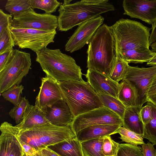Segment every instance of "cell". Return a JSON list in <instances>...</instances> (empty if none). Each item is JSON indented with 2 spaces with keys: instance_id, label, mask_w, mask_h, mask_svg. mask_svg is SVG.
I'll use <instances>...</instances> for the list:
<instances>
[{
  "instance_id": "obj_48",
  "label": "cell",
  "mask_w": 156,
  "mask_h": 156,
  "mask_svg": "<svg viewBox=\"0 0 156 156\" xmlns=\"http://www.w3.org/2000/svg\"><path fill=\"white\" fill-rule=\"evenodd\" d=\"M34 156H42L38 152H37L34 155Z\"/></svg>"
},
{
  "instance_id": "obj_35",
  "label": "cell",
  "mask_w": 156,
  "mask_h": 156,
  "mask_svg": "<svg viewBox=\"0 0 156 156\" xmlns=\"http://www.w3.org/2000/svg\"><path fill=\"white\" fill-rule=\"evenodd\" d=\"M117 156H144L142 148L128 144H119Z\"/></svg>"
},
{
  "instance_id": "obj_43",
  "label": "cell",
  "mask_w": 156,
  "mask_h": 156,
  "mask_svg": "<svg viewBox=\"0 0 156 156\" xmlns=\"http://www.w3.org/2000/svg\"><path fill=\"white\" fill-rule=\"evenodd\" d=\"M155 94H156V75L152 81L148 91V96Z\"/></svg>"
},
{
  "instance_id": "obj_49",
  "label": "cell",
  "mask_w": 156,
  "mask_h": 156,
  "mask_svg": "<svg viewBox=\"0 0 156 156\" xmlns=\"http://www.w3.org/2000/svg\"><path fill=\"white\" fill-rule=\"evenodd\" d=\"M23 156H27V154L25 152H24Z\"/></svg>"
},
{
  "instance_id": "obj_15",
  "label": "cell",
  "mask_w": 156,
  "mask_h": 156,
  "mask_svg": "<svg viewBox=\"0 0 156 156\" xmlns=\"http://www.w3.org/2000/svg\"><path fill=\"white\" fill-rule=\"evenodd\" d=\"M41 82L35 105L43 111L58 101L64 99L58 81L46 75L41 79Z\"/></svg>"
},
{
  "instance_id": "obj_24",
  "label": "cell",
  "mask_w": 156,
  "mask_h": 156,
  "mask_svg": "<svg viewBox=\"0 0 156 156\" xmlns=\"http://www.w3.org/2000/svg\"><path fill=\"white\" fill-rule=\"evenodd\" d=\"M97 94L103 106L116 113L122 119L126 108L122 103L112 96L103 93Z\"/></svg>"
},
{
  "instance_id": "obj_19",
  "label": "cell",
  "mask_w": 156,
  "mask_h": 156,
  "mask_svg": "<svg viewBox=\"0 0 156 156\" xmlns=\"http://www.w3.org/2000/svg\"><path fill=\"white\" fill-rule=\"evenodd\" d=\"M48 122L43 111L36 105H30L25 111L22 121L15 126L20 130L31 129Z\"/></svg>"
},
{
  "instance_id": "obj_7",
  "label": "cell",
  "mask_w": 156,
  "mask_h": 156,
  "mask_svg": "<svg viewBox=\"0 0 156 156\" xmlns=\"http://www.w3.org/2000/svg\"><path fill=\"white\" fill-rule=\"evenodd\" d=\"M30 53L13 49L7 62L0 71V92L2 93L15 85H19L31 69Z\"/></svg>"
},
{
  "instance_id": "obj_21",
  "label": "cell",
  "mask_w": 156,
  "mask_h": 156,
  "mask_svg": "<svg viewBox=\"0 0 156 156\" xmlns=\"http://www.w3.org/2000/svg\"><path fill=\"white\" fill-rule=\"evenodd\" d=\"M47 147L59 156H84L81 142L76 138L63 141Z\"/></svg>"
},
{
  "instance_id": "obj_34",
  "label": "cell",
  "mask_w": 156,
  "mask_h": 156,
  "mask_svg": "<svg viewBox=\"0 0 156 156\" xmlns=\"http://www.w3.org/2000/svg\"><path fill=\"white\" fill-rule=\"evenodd\" d=\"M119 144L112 139L110 136L104 137L102 147L105 156H117Z\"/></svg>"
},
{
  "instance_id": "obj_23",
  "label": "cell",
  "mask_w": 156,
  "mask_h": 156,
  "mask_svg": "<svg viewBox=\"0 0 156 156\" xmlns=\"http://www.w3.org/2000/svg\"><path fill=\"white\" fill-rule=\"evenodd\" d=\"M118 98L126 108L136 106L137 97L133 88L125 80L119 83Z\"/></svg>"
},
{
  "instance_id": "obj_40",
  "label": "cell",
  "mask_w": 156,
  "mask_h": 156,
  "mask_svg": "<svg viewBox=\"0 0 156 156\" xmlns=\"http://www.w3.org/2000/svg\"><path fill=\"white\" fill-rule=\"evenodd\" d=\"M12 51L0 54V71L5 66Z\"/></svg>"
},
{
  "instance_id": "obj_41",
  "label": "cell",
  "mask_w": 156,
  "mask_h": 156,
  "mask_svg": "<svg viewBox=\"0 0 156 156\" xmlns=\"http://www.w3.org/2000/svg\"><path fill=\"white\" fill-rule=\"evenodd\" d=\"M42 156H59L57 154L47 147L37 151Z\"/></svg>"
},
{
  "instance_id": "obj_22",
  "label": "cell",
  "mask_w": 156,
  "mask_h": 156,
  "mask_svg": "<svg viewBox=\"0 0 156 156\" xmlns=\"http://www.w3.org/2000/svg\"><path fill=\"white\" fill-rule=\"evenodd\" d=\"M118 52L122 58L128 64L147 62L152 58L154 54V52L147 48L136 49Z\"/></svg>"
},
{
  "instance_id": "obj_31",
  "label": "cell",
  "mask_w": 156,
  "mask_h": 156,
  "mask_svg": "<svg viewBox=\"0 0 156 156\" xmlns=\"http://www.w3.org/2000/svg\"><path fill=\"white\" fill-rule=\"evenodd\" d=\"M30 105L29 101L25 97H21L19 105L10 110L9 115L16 124L22 121L25 111Z\"/></svg>"
},
{
  "instance_id": "obj_44",
  "label": "cell",
  "mask_w": 156,
  "mask_h": 156,
  "mask_svg": "<svg viewBox=\"0 0 156 156\" xmlns=\"http://www.w3.org/2000/svg\"><path fill=\"white\" fill-rule=\"evenodd\" d=\"M147 65L148 66H156V52H154V54L152 58L147 62Z\"/></svg>"
},
{
  "instance_id": "obj_46",
  "label": "cell",
  "mask_w": 156,
  "mask_h": 156,
  "mask_svg": "<svg viewBox=\"0 0 156 156\" xmlns=\"http://www.w3.org/2000/svg\"><path fill=\"white\" fill-rule=\"evenodd\" d=\"M151 46L152 49L151 51L156 52V41L152 44L151 45Z\"/></svg>"
},
{
  "instance_id": "obj_28",
  "label": "cell",
  "mask_w": 156,
  "mask_h": 156,
  "mask_svg": "<svg viewBox=\"0 0 156 156\" xmlns=\"http://www.w3.org/2000/svg\"><path fill=\"white\" fill-rule=\"evenodd\" d=\"M62 3L57 0H30V8L34 10L38 9L45 13L51 14L56 12Z\"/></svg>"
},
{
  "instance_id": "obj_50",
  "label": "cell",
  "mask_w": 156,
  "mask_h": 156,
  "mask_svg": "<svg viewBox=\"0 0 156 156\" xmlns=\"http://www.w3.org/2000/svg\"><path fill=\"white\" fill-rule=\"evenodd\" d=\"M27 156H31V155H27Z\"/></svg>"
},
{
  "instance_id": "obj_38",
  "label": "cell",
  "mask_w": 156,
  "mask_h": 156,
  "mask_svg": "<svg viewBox=\"0 0 156 156\" xmlns=\"http://www.w3.org/2000/svg\"><path fill=\"white\" fill-rule=\"evenodd\" d=\"M141 146L144 156H156V149L154 148L153 144L148 142Z\"/></svg>"
},
{
  "instance_id": "obj_5",
  "label": "cell",
  "mask_w": 156,
  "mask_h": 156,
  "mask_svg": "<svg viewBox=\"0 0 156 156\" xmlns=\"http://www.w3.org/2000/svg\"><path fill=\"white\" fill-rule=\"evenodd\" d=\"M113 33L117 50L149 49L151 28L140 22L122 18L109 26Z\"/></svg>"
},
{
  "instance_id": "obj_3",
  "label": "cell",
  "mask_w": 156,
  "mask_h": 156,
  "mask_svg": "<svg viewBox=\"0 0 156 156\" xmlns=\"http://www.w3.org/2000/svg\"><path fill=\"white\" fill-rule=\"evenodd\" d=\"M35 53L36 61L46 76L58 82L84 81L81 69L74 59L60 49L46 47Z\"/></svg>"
},
{
  "instance_id": "obj_6",
  "label": "cell",
  "mask_w": 156,
  "mask_h": 156,
  "mask_svg": "<svg viewBox=\"0 0 156 156\" xmlns=\"http://www.w3.org/2000/svg\"><path fill=\"white\" fill-rule=\"evenodd\" d=\"M76 138L71 126H58L49 122L20 130L18 134L20 141L30 145L37 152L48 146Z\"/></svg>"
},
{
  "instance_id": "obj_47",
  "label": "cell",
  "mask_w": 156,
  "mask_h": 156,
  "mask_svg": "<svg viewBox=\"0 0 156 156\" xmlns=\"http://www.w3.org/2000/svg\"><path fill=\"white\" fill-rule=\"evenodd\" d=\"M72 1V0H64L63 4L64 5H68L70 4V2Z\"/></svg>"
},
{
  "instance_id": "obj_27",
  "label": "cell",
  "mask_w": 156,
  "mask_h": 156,
  "mask_svg": "<svg viewBox=\"0 0 156 156\" xmlns=\"http://www.w3.org/2000/svg\"><path fill=\"white\" fill-rule=\"evenodd\" d=\"M152 107V115L151 120L144 126L143 138L147 139L154 145H156V105L147 101Z\"/></svg>"
},
{
  "instance_id": "obj_1",
  "label": "cell",
  "mask_w": 156,
  "mask_h": 156,
  "mask_svg": "<svg viewBox=\"0 0 156 156\" xmlns=\"http://www.w3.org/2000/svg\"><path fill=\"white\" fill-rule=\"evenodd\" d=\"M87 54V68L109 76L116 56L115 43L109 26L104 24L98 28L88 44Z\"/></svg>"
},
{
  "instance_id": "obj_26",
  "label": "cell",
  "mask_w": 156,
  "mask_h": 156,
  "mask_svg": "<svg viewBox=\"0 0 156 156\" xmlns=\"http://www.w3.org/2000/svg\"><path fill=\"white\" fill-rule=\"evenodd\" d=\"M115 61L110 74V78L114 81L119 83L122 80L128 71L129 65L124 61L116 50Z\"/></svg>"
},
{
  "instance_id": "obj_25",
  "label": "cell",
  "mask_w": 156,
  "mask_h": 156,
  "mask_svg": "<svg viewBox=\"0 0 156 156\" xmlns=\"http://www.w3.org/2000/svg\"><path fill=\"white\" fill-rule=\"evenodd\" d=\"M104 137L92 139L81 142L84 156H105L102 150Z\"/></svg>"
},
{
  "instance_id": "obj_10",
  "label": "cell",
  "mask_w": 156,
  "mask_h": 156,
  "mask_svg": "<svg viewBox=\"0 0 156 156\" xmlns=\"http://www.w3.org/2000/svg\"><path fill=\"white\" fill-rule=\"evenodd\" d=\"M13 17L11 27L13 28L54 30L58 27L57 16L37 13L31 8Z\"/></svg>"
},
{
  "instance_id": "obj_37",
  "label": "cell",
  "mask_w": 156,
  "mask_h": 156,
  "mask_svg": "<svg viewBox=\"0 0 156 156\" xmlns=\"http://www.w3.org/2000/svg\"><path fill=\"white\" fill-rule=\"evenodd\" d=\"M147 104L146 105L142 107L140 112L141 117L144 125L148 123L152 118V107L148 102Z\"/></svg>"
},
{
  "instance_id": "obj_20",
  "label": "cell",
  "mask_w": 156,
  "mask_h": 156,
  "mask_svg": "<svg viewBox=\"0 0 156 156\" xmlns=\"http://www.w3.org/2000/svg\"><path fill=\"white\" fill-rule=\"evenodd\" d=\"M142 107L136 106L126 108L122 120L123 127L143 136L144 126L140 114Z\"/></svg>"
},
{
  "instance_id": "obj_30",
  "label": "cell",
  "mask_w": 156,
  "mask_h": 156,
  "mask_svg": "<svg viewBox=\"0 0 156 156\" xmlns=\"http://www.w3.org/2000/svg\"><path fill=\"white\" fill-rule=\"evenodd\" d=\"M30 8V0H9L4 6L5 10L12 16Z\"/></svg>"
},
{
  "instance_id": "obj_14",
  "label": "cell",
  "mask_w": 156,
  "mask_h": 156,
  "mask_svg": "<svg viewBox=\"0 0 156 156\" xmlns=\"http://www.w3.org/2000/svg\"><path fill=\"white\" fill-rule=\"evenodd\" d=\"M0 129V156H23L24 151L18 138L19 129L5 122Z\"/></svg>"
},
{
  "instance_id": "obj_18",
  "label": "cell",
  "mask_w": 156,
  "mask_h": 156,
  "mask_svg": "<svg viewBox=\"0 0 156 156\" xmlns=\"http://www.w3.org/2000/svg\"><path fill=\"white\" fill-rule=\"evenodd\" d=\"M121 125H97L86 127L76 134V138L81 143L89 140L104 137L117 133L118 129Z\"/></svg>"
},
{
  "instance_id": "obj_13",
  "label": "cell",
  "mask_w": 156,
  "mask_h": 156,
  "mask_svg": "<svg viewBox=\"0 0 156 156\" xmlns=\"http://www.w3.org/2000/svg\"><path fill=\"white\" fill-rule=\"evenodd\" d=\"M123 14L152 26L156 22V0H124Z\"/></svg>"
},
{
  "instance_id": "obj_33",
  "label": "cell",
  "mask_w": 156,
  "mask_h": 156,
  "mask_svg": "<svg viewBox=\"0 0 156 156\" xmlns=\"http://www.w3.org/2000/svg\"><path fill=\"white\" fill-rule=\"evenodd\" d=\"M15 46L10 27L0 33V54L12 51Z\"/></svg>"
},
{
  "instance_id": "obj_2",
  "label": "cell",
  "mask_w": 156,
  "mask_h": 156,
  "mask_svg": "<svg viewBox=\"0 0 156 156\" xmlns=\"http://www.w3.org/2000/svg\"><path fill=\"white\" fill-rule=\"evenodd\" d=\"M108 0H82L68 5L62 4L58 10V30L66 31L102 14L114 11Z\"/></svg>"
},
{
  "instance_id": "obj_42",
  "label": "cell",
  "mask_w": 156,
  "mask_h": 156,
  "mask_svg": "<svg viewBox=\"0 0 156 156\" xmlns=\"http://www.w3.org/2000/svg\"><path fill=\"white\" fill-rule=\"evenodd\" d=\"M151 31L149 38L150 45L156 41V22L152 26Z\"/></svg>"
},
{
  "instance_id": "obj_12",
  "label": "cell",
  "mask_w": 156,
  "mask_h": 156,
  "mask_svg": "<svg viewBox=\"0 0 156 156\" xmlns=\"http://www.w3.org/2000/svg\"><path fill=\"white\" fill-rule=\"evenodd\" d=\"M104 20V17L100 15L78 25L66 44L65 51L72 53L89 44L97 30L103 24Z\"/></svg>"
},
{
  "instance_id": "obj_9",
  "label": "cell",
  "mask_w": 156,
  "mask_h": 156,
  "mask_svg": "<svg viewBox=\"0 0 156 156\" xmlns=\"http://www.w3.org/2000/svg\"><path fill=\"white\" fill-rule=\"evenodd\" d=\"M156 75V66L143 68L129 66L123 79L134 89L137 97L136 106H142L148 101V91Z\"/></svg>"
},
{
  "instance_id": "obj_29",
  "label": "cell",
  "mask_w": 156,
  "mask_h": 156,
  "mask_svg": "<svg viewBox=\"0 0 156 156\" xmlns=\"http://www.w3.org/2000/svg\"><path fill=\"white\" fill-rule=\"evenodd\" d=\"M117 133L120 135L119 138L123 142L127 144L136 145L144 144L143 136L123 126L120 127L117 130Z\"/></svg>"
},
{
  "instance_id": "obj_36",
  "label": "cell",
  "mask_w": 156,
  "mask_h": 156,
  "mask_svg": "<svg viewBox=\"0 0 156 156\" xmlns=\"http://www.w3.org/2000/svg\"><path fill=\"white\" fill-rule=\"evenodd\" d=\"M12 17L11 15L5 13L0 9V33L10 27L12 20Z\"/></svg>"
},
{
  "instance_id": "obj_4",
  "label": "cell",
  "mask_w": 156,
  "mask_h": 156,
  "mask_svg": "<svg viewBox=\"0 0 156 156\" xmlns=\"http://www.w3.org/2000/svg\"><path fill=\"white\" fill-rule=\"evenodd\" d=\"M64 100L74 118L103 106L90 84L84 80L59 82Z\"/></svg>"
},
{
  "instance_id": "obj_39",
  "label": "cell",
  "mask_w": 156,
  "mask_h": 156,
  "mask_svg": "<svg viewBox=\"0 0 156 156\" xmlns=\"http://www.w3.org/2000/svg\"><path fill=\"white\" fill-rule=\"evenodd\" d=\"M23 148V151L27 155L34 156L37 152L30 146L22 141H20Z\"/></svg>"
},
{
  "instance_id": "obj_45",
  "label": "cell",
  "mask_w": 156,
  "mask_h": 156,
  "mask_svg": "<svg viewBox=\"0 0 156 156\" xmlns=\"http://www.w3.org/2000/svg\"><path fill=\"white\" fill-rule=\"evenodd\" d=\"M148 101H149L156 105V94L148 95L147 97Z\"/></svg>"
},
{
  "instance_id": "obj_32",
  "label": "cell",
  "mask_w": 156,
  "mask_h": 156,
  "mask_svg": "<svg viewBox=\"0 0 156 156\" xmlns=\"http://www.w3.org/2000/svg\"><path fill=\"white\" fill-rule=\"evenodd\" d=\"M23 89L22 85H15L2 93L1 95L5 100L16 106L20 102L21 94Z\"/></svg>"
},
{
  "instance_id": "obj_16",
  "label": "cell",
  "mask_w": 156,
  "mask_h": 156,
  "mask_svg": "<svg viewBox=\"0 0 156 156\" xmlns=\"http://www.w3.org/2000/svg\"><path fill=\"white\" fill-rule=\"evenodd\" d=\"M84 75L87 82L97 94H105L118 99L119 83L114 81L109 76L93 69H88Z\"/></svg>"
},
{
  "instance_id": "obj_8",
  "label": "cell",
  "mask_w": 156,
  "mask_h": 156,
  "mask_svg": "<svg viewBox=\"0 0 156 156\" xmlns=\"http://www.w3.org/2000/svg\"><path fill=\"white\" fill-rule=\"evenodd\" d=\"M14 44L21 49L28 48L36 52L53 43L56 30H46L21 29L10 26Z\"/></svg>"
},
{
  "instance_id": "obj_11",
  "label": "cell",
  "mask_w": 156,
  "mask_h": 156,
  "mask_svg": "<svg viewBox=\"0 0 156 156\" xmlns=\"http://www.w3.org/2000/svg\"><path fill=\"white\" fill-rule=\"evenodd\" d=\"M115 124L122 126V119L116 113L103 106L74 118L71 126L76 134L80 130L89 126Z\"/></svg>"
},
{
  "instance_id": "obj_17",
  "label": "cell",
  "mask_w": 156,
  "mask_h": 156,
  "mask_svg": "<svg viewBox=\"0 0 156 156\" xmlns=\"http://www.w3.org/2000/svg\"><path fill=\"white\" fill-rule=\"evenodd\" d=\"M43 111L48 122L56 126H71L74 118L69 106L63 100L58 101Z\"/></svg>"
}]
</instances>
